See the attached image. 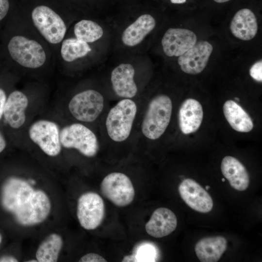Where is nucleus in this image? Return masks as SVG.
Listing matches in <instances>:
<instances>
[{
    "label": "nucleus",
    "instance_id": "f257e3e1",
    "mask_svg": "<svg viewBox=\"0 0 262 262\" xmlns=\"http://www.w3.org/2000/svg\"><path fill=\"white\" fill-rule=\"evenodd\" d=\"M2 207L16 223L32 227L44 222L50 215L52 202L48 193L23 178L11 177L3 183L0 195Z\"/></svg>",
    "mask_w": 262,
    "mask_h": 262
},
{
    "label": "nucleus",
    "instance_id": "f03ea898",
    "mask_svg": "<svg viewBox=\"0 0 262 262\" xmlns=\"http://www.w3.org/2000/svg\"><path fill=\"white\" fill-rule=\"evenodd\" d=\"M142 100L121 99L109 106L98 126L101 149H134Z\"/></svg>",
    "mask_w": 262,
    "mask_h": 262
},
{
    "label": "nucleus",
    "instance_id": "7ed1b4c3",
    "mask_svg": "<svg viewBox=\"0 0 262 262\" xmlns=\"http://www.w3.org/2000/svg\"><path fill=\"white\" fill-rule=\"evenodd\" d=\"M173 108L172 100L166 94H157L147 100L142 97L135 150H143L163 136L170 124Z\"/></svg>",
    "mask_w": 262,
    "mask_h": 262
},
{
    "label": "nucleus",
    "instance_id": "20e7f679",
    "mask_svg": "<svg viewBox=\"0 0 262 262\" xmlns=\"http://www.w3.org/2000/svg\"><path fill=\"white\" fill-rule=\"evenodd\" d=\"M109 106L103 94L95 89H88L72 97L68 103V110L77 122L85 125L96 123L98 126Z\"/></svg>",
    "mask_w": 262,
    "mask_h": 262
},
{
    "label": "nucleus",
    "instance_id": "39448f33",
    "mask_svg": "<svg viewBox=\"0 0 262 262\" xmlns=\"http://www.w3.org/2000/svg\"><path fill=\"white\" fill-rule=\"evenodd\" d=\"M62 147L76 150L87 158L96 156L101 150L98 134L87 125L75 122L64 127L60 131Z\"/></svg>",
    "mask_w": 262,
    "mask_h": 262
},
{
    "label": "nucleus",
    "instance_id": "423d86ee",
    "mask_svg": "<svg viewBox=\"0 0 262 262\" xmlns=\"http://www.w3.org/2000/svg\"><path fill=\"white\" fill-rule=\"evenodd\" d=\"M8 49L12 58L25 67L38 68L46 60L42 46L38 42L23 36L13 37L8 43Z\"/></svg>",
    "mask_w": 262,
    "mask_h": 262
},
{
    "label": "nucleus",
    "instance_id": "0eeeda50",
    "mask_svg": "<svg viewBox=\"0 0 262 262\" xmlns=\"http://www.w3.org/2000/svg\"><path fill=\"white\" fill-rule=\"evenodd\" d=\"M100 191L105 197L118 207L129 205L135 196L130 178L119 171L112 172L105 176L100 184Z\"/></svg>",
    "mask_w": 262,
    "mask_h": 262
},
{
    "label": "nucleus",
    "instance_id": "6e6552de",
    "mask_svg": "<svg viewBox=\"0 0 262 262\" xmlns=\"http://www.w3.org/2000/svg\"><path fill=\"white\" fill-rule=\"evenodd\" d=\"M33 22L41 34L49 43L61 42L66 33V25L61 16L45 5L35 7L32 12Z\"/></svg>",
    "mask_w": 262,
    "mask_h": 262
},
{
    "label": "nucleus",
    "instance_id": "1a4fd4ad",
    "mask_svg": "<svg viewBox=\"0 0 262 262\" xmlns=\"http://www.w3.org/2000/svg\"><path fill=\"white\" fill-rule=\"evenodd\" d=\"M30 139L46 155L50 157L58 155L62 150L60 131L54 122L41 119L33 123L29 131Z\"/></svg>",
    "mask_w": 262,
    "mask_h": 262
},
{
    "label": "nucleus",
    "instance_id": "9d476101",
    "mask_svg": "<svg viewBox=\"0 0 262 262\" xmlns=\"http://www.w3.org/2000/svg\"><path fill=\"white\" fill-rule=\"evenodd\" d=\"M105 206L101 197L97 193L87 192L78 198L77 216L80 225L87 230L97 228L102 223Z\"/></svg>",
    "mask_w": 262,
    "mask_h": 262
},
{
    "label": "nucleus",
    "instance_id": "9b49d317",
    "mask_svg": "<svg viewBox=\"0 0 262 262\" xmlns=\"http://www.w3.org/2000/svg\"><path fill=\"white\" fill-rule=\"evenodd\" d=\"M213 50L208 41L196 43L184 53L180 56L178 62L184 72L195 75L201 73L206 67Z\"/></svg>",
    "mask_w": 262,
    "mask_h": 262
},
{
    "label": "nucleus",
    "instance_id": "f8f14e48",
    "mask_svg": "<svg viewBox=\"0 0 262 262\" xmlns=\"http://www.w3.org/2000/svg\"><path fill=\"white\" fill-rule=\"evenodd\" d=\"M135 69L130 64H121L111 73L113 90L119 99L136 98L138 88L134 80Z\"/></svg>",
    "mask_w": 262,
    "mask_h": 262
},
{
    "label": "nucleus",
    "instance_id": "ddd939ff",
    "mask_svg": "<svg viewBox=\"0 0 262 262\" xmlns=\"http://www.w3.org/2000/svg\"><path fill=\"white\" fill-rule=\"evenodd\" d=\"M196 42L197 37L193 32L181 28L168 29L161 41L164 52L169 57L181 55Z\"/></svg>",
    "mask_w": 262,
    "mask_h": 262
},
{
    "label": "nucleus",
    "instance_id": "4468645a",
    "mask_svg": "<svg viewBox=\"0 0 262 262\" xmlns=\"http://www.w3.org/2000/svg\"><path fill=\"white\" fill-rule=\"evenodd\" d=\"M180 195L185 203L200 213L210 212L213 201L210 195L197 182L191 179L182 180L179 186Z\"/></svg>",
    "mask_w": 262,
    "mask_h": 262
},
{
    "label": "nucleus",
    "instance_id": "2eb2a0df",
    "mask_svg": "<svg viewBox=\"0 0 262 262\" xmlns=\"http://www.w3.org/2000/svg\"><path fill=\"white\" fill-rule=\"evenodd\" d=\"M28 104L27 96L20 91H14L9 95L5 102L3 116L11 128L18 129L24 125Z\"/></svg>",
    "mask_w": 262,
    "mask_h": 262
},
{
    "label": "nucleus",
    "instance_id": "dca6fc26",
    "mask_svg": "<svg viewBox=\"0 0 262 262\" xmlns=\"http://www.w3.org/2000/svg\"><path fill=\"white\" fill-rule=\"evenodd\" d=\"M203 112L201 104L194 98H187L181 104L178 112L179 128L184 134L196 132L202 121Z\"/></svg>",
    "mask_w": 262,
    "mask_h": 262
},
{
    "label": "nucleus",
    "instance_id": "f3484780",
    "mask_svg": "<svg viewBox=\"0 0 262 262\" xmlns=\"http://www.w3.org/2000/svg\"><path fill=\"white\" fill-rule=\"evenodd\" d=\"M177 219L175 213L166 208H159L152 213L146 223V230L148 234L161 238L168 235L175 230Z\"/></svg>",
    "mask_w": 262,
    "mask_h": 262
},
{
    "label": "nucleus",
    "instance_id": "a211bd4d",
    "mask_svg": "<svg viewBox=\"0 0 262 262\" xmlns=\"http://www.w3.org/2000/svg\"><path fill=\"white\" fill-rule=\"evenodd\" d=\"M229 28L232 34L237 38L244 41L251 40L258 31L256 17L250 9H241L233 17Z\"/></svg>",
    "mask_w": 262,
    "mask_h": 262
},
{
    "label": "nucleus",
    "instance_id": "6ab92c4d",
    "mask_svg": "<svg viewBox=\"0 0 262 262\" xmlns=\"http://www.w3.org/2000/svg\"><path fill=\"white\" fill-rule=\"evenodd\" d=\"M221 169L231 186L238 191H244L249 185V175L244 165L236 158L227 156L221 162Z\"/></svg>",
    "mask_w": 262,
    "mask_h": 262
},
{
    "label": "nucleus",
    "instance_id": "aec40b11",
    "mask_svg": "<svg viewBox=\"0 0 262 262\" xmlns=\"http://www.w3.org/2000/svg\"><path fill=\"white\" fill-rule=\"evenodd\" d=\"M156 21L149 14L139 16L123 32L122 41L129 47H133L140 44L144 38L155 28Z\"/></svg>",
    "mask_w": 262,
    "mask_h": 262
},
{
    "label": "nucleus",
    "instance_id": "412c9836",
    "mask_svg": "<svg viewBox=\"0 0 262 262\" xmlns=\"http://www.w3.org/2000/svg\"><path fill=\"white\" fill-rule=\"evenodd\" d=\"M226 239L223 236L204 238L195 246L196 255L202 262H216L221 258L227 247Z\"/></svg>",
    "mask_w": 262,
    "mask_h": 262
},
{
    "label": "nucleus",
    "instance_id": "4be33fe9",
    "mask_svg": "<svg viewBox=\"0 0 262 262\" xmlns=\"http://www.w3.org/2000/svg\"><path fill=\"white\" fill-rule=\"evenodd\" d=\"M225 118L231 128L236 131L248 132L253 128V123L249 115L235 101H226L223 105Z\"/></svg>",
    "mask_w": 262,
    "mask_h": 262
},
{
    "label": "nucleus",
    "instance_id": "5701e85b",
    "mask_svg": "<svg viewBox=\"0 0 262 262\" xmlns=\"http://www.w3.org/2000/svg\"><path fill=\"white\" fill-rule=\"evenodd\" d=\"M63 246L62 236L56 233H50L38 246L35 258L39 262H57Z\"/></svg>",
    "mask_w": 262,
    "mask_h": 262
},
{
    "label": "nucleus",
    "instance_id": "b1692460",
    "mask_svg": "<svg viewBox=\"0 0 262 262\" xmlns=\"http://www.w3.org/2000/svg\"><path fill=\"white\" fill-rule=\"evenodd\" d=\"M91 50L87 43L76 38H69L62 44L61 55L64 61L71 62L85 56Z\"/></svg>",
    "mask_w": 262,
    "mask_h": 262
},
{
    "label": "nucleus",
    "instance_id": "393cba45",
    "mask_svg": "<svg viewBox=\"0 0 262 262\" xmlns=\"http://www.w3.org/2000/svg\"><path fill=\"white\" fill-rule=\"evenodd\" d=\"M76 38L86 43L94 42L100 39L103 34L102 27L97 23L90 20H82L74 26Z\"/></svg>",
    "mask_w": 262,
    "mask_h": 262
},
{
    "label": "nucleus",
    "instance_id": "a878e982",
    "mask_svg": "<svg viewBox=\"0 0 262 262\" xmlns=\"http://www.w3.org/2000/svg\"><path fill=\"white\" fill-rule=\"evenodd\" d=\"M249 73L251 77L255 80L262 82V61L260 60L252 65Z\"/></svg>",
    "mask_w": 262,
    "mask_h": 262
},
{
    "label": "nucleus",
    "instance_id": "bb28decb",
    "mask_svg": "<svg viewBox=\"0 0 262 262\" xmlns=\"http://www.w3.org/2000/svg\"><path fill=\"white\" fill-rule=\"evenodd\" d=\"M81 262H106L107 261L102 256L95 253H87L79 260Z\"/></svg>",
    "mask_w": 262,
    "mask_h": 262
},
{
    "label": "nucleus",
    "instance_id": "cd10ccee",
    "mask_svg": "<svg viewBox=\"0 0 262 262\" xmlns=\"http://www.w3.org/2000/svg\"><path fill=\"white\" fill-rule=\"evenodd\" d=\"M9 8L8 0H0V21L7 15Z\"/></svg>",
    "mask_w": 262,
    "mask_h": 262
},
{
    "label": "nucleus",
    "instance_id": "c85d7f7f",
    "mask_svg": "<svg viewBox=\"0 0 262 262\" xmlns=\"http://www.w3.org/2000/svg\"><path fill=\"white\" fill-rule=\"evenodd\" d=\"M153 250L150 248H144L141 250V252L140 253V258L141 260V261H150L151 260V257H153L151 256L154 255Z\"/></svg>",
    "mask_w": 262,
    "mask_h": 262
},
{
    "label": "nucleus",
    "instance_id": "c756f323",
    "mask_svg": "<svg viewBox=\"0 0 262 262\" xmlns=\"http://www.w3.org/2000/svg\"><path fill=\"white\" fill-rule=\"evenodd\" d=\"M6 99L7 97L4 91L0 88V120L3 115V111Z\"/></svg>",
    "mask_w": 262,
    "mask_h": 262
},
{
    "label": "nucleus",
    "instance_id": "7c9ffc66",
    "mask_svg": "<svg viewBox=\"0 0 262 262\" xmlns=\"http://www.w3.org/2000/svg\"><path fill=\"white\" fill-rule=\"evenodd\" d=\"M0 262H16L18 260L12 256H5L0 258Z\"/></svg>",
    "mask_w": 262,
    "mask_h": 262
},
{
    "label": "nucleus",
    "instance_id": "2f4dec72",
    "mask_svg": "<svg viewBox=\"0 0 262 262\" xmlns=\"http://www.w3.org/2000/svg\"><path fill=\"white\" fill-rule=\"evenodd\" d=\"M6 146V140L0 131V153H1L5 148Z\"/></svg>",
    "mask_w": 262,
    "mask_h": 262
},
{
    "label": "nucleus",
    "instance_id": "473e14b6",
    "mask_svg": "<svg viewBox=\"0 0 262 262\" xmlns=\"http://www.w3.org/2000/svg\"><path fill=\"white\" fill-rule=\"evenodd\" d=\"M122 262H136V259L135 255H130L125 256Z\"/></svg>",
    "mask_w": 262,
    "mask_h": 262
},
{
    "label": "nucleus",
    "instance_id": "72a5a7b5",
    "mask_svg": "<svg viewBox=\"0 0 262 262\" xmlns=\"http://www.w3.org/2000/svg\"><path fill=\"white\" fill-rule=\"evenodd\" d=\"M186 0H170V1L172 3L175 4H181L186 2Z\"/></svg>",
    "mask_w": 262,
    "mask_h": 262
},
{
    "label": "nucleus",
    "instance_id": "f704fd0d",
    "mask_svg": "<svg viewBox=\"0 0 262 262\" xmlns=\"http://www.w3.org/2000/svg\"><path fill=\"white\" fill-rule=\"evenodd\" d=\"M213 0L217 3H224V2H227L230 0Z\"/></svg>",
    "mask_w": 262,
    "mask_h": 262
},
{
    "label": "nucleus",
    "instance_id": "c9c22d12",
    "mask_svg": "<svg viewBox=\"0 0 262 262\" xmlns=\"http://www.w3.org/2000/svg\"><path fill=\"white\" fill-rule=\"evenodd\" d=\"M1 241H2V236L1 235V234H0V245L1 243Z\"/></svg>",
    "mask_w": 262,
    "mask_h": 262
},
{
    "label": "nucleus",
    "instance_id": "e433bc0d",
    "mask_svg": "<svg viewBox=\"0 0 262 262\" xmlns=\"http://www.w3.org/2000/svg\"><path fill=\"white\" fill-rule=\"evenodd\" d=\"M209 189H210V186H209L207 185V186H206V189L207 190H209Z\"/></svg>",
    "mask_w": 262,
    "mask_h": 262
},
{
    "label": "nucleus",
    "instance_id": "4c0bfd02",
    "mask_svg": "<svg viewBox=\"0 0 262 262\" xmlns=\"http://www.w3.org/2000/svg\"><path fill=\"white\" fill-rule=\"evenodd\" d=\"M235 100H236L238 101H239V98H234Z\"/></svg>",
    "mask_w": 262,
    "mask_h": 262
},
{
    "label": "nucleus",
    "instance_id": "58836bf2",
    "mask_svg": "<svg viewBox=\"0 0 262 262\" xmlns=\"http://www.w3.org/2000/svg\"><path fill=\"white\" fill-rule=\"evenodd\" d=\"M222 181L224 182V181H225V179H224V178H223V179H222Z\"/></svg>",
    "mask_w": 262,
    "mask_h": 262
}]
</instances>
